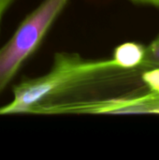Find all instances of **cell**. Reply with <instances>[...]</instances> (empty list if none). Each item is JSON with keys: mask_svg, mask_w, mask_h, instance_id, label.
<instances>
[{"mask_svg": "<svg viewBox=\"0 0 159 160\" xmlns=\"http://www.w3.org/2000/svg\"><path fill=\"white\" fill-rule=\"evenodd\" d=\"M68 0H44L21 22L0 49V94L38 48Z\"/></svg>", "mask_w": 159, "mask_h": 160, "instance_id": "obj_1", "label": "cell"}, {"mask_svg": "<svg viewBox=\"0 0 159 160\" xmlns=\"http://www.w3.org/2000/svg\"><path fill=\"white\" fill-rule=\"evenodd\" d=\"M145 47L136 42H126L115 48L112 60L117 67L131 69L141 66L144 56Z\"/></svg>", "mask_w": 159, "mask_h": 160, "instance_id": "obj_2", "label": "cell"}, {"mask_svg": "<svg viewBox=\"0 0 159 160\" xmlns=\"http://www.w3.org/2000/svg\"><path fill=\"white\" fill-rule=\"evenodd\" d=\"M141 66L148 68H159V35L148 47H145L144 56Z\"/></svg>", "mask_w": 159, "mask_h": 160, "instance_id": "obj_3", "label": "cell"}, {"mask_svg": "<svg viewBox=\"0 0 159 160\" xmlns=\"http://www.w3.org/2000/svg\"><path fill=\"white\" fill-rule=\"evenodd\" d=\"M142 80L148 85L151 93L159 96V68H152L142 74Z\"/></svg>", "mask_w": 159, "mask_h": 160, "instance_id": "obj_4", "label": "cell"}, {"mask_svg": "<svg viewBox=\"0 0 159 160\" xmlns=\"http://www.w3.org/2000/svg\"><path fill=\"white\" fill-rule=\"evenodd\" d=\"M17 0H0V30H1V24L3 18L6 14V12L8 10V8L11 7L13 3H15Z\"/></svg>", "mask_w": 159, "mask_h": 160, "instance_id": "obj_5", "label": "cell"}, {"mask_svg": "<svg viewBox=\"0 0 159 160\" xmlns=\"http://www.w3.org/2000/svg\"><path fill=\"white\" fill-rule=\"evenodd\" d=\"M135 4H142V5H151L155 7H159V0H129Z\"/></svg>", "mask_w": 159, "mask_h": 160, "instance_id": "obj_6", "label": "cell"}]
</instances>
